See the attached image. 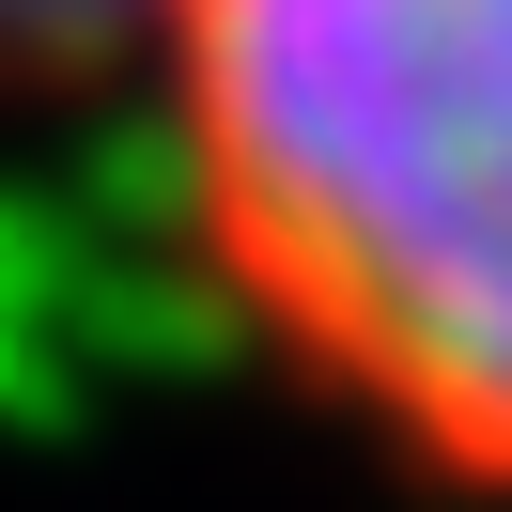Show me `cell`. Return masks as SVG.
Listing matches in <instances>:
<instances>
[{
	"mask_svg": "<svg viewBox=\"0 0 512 512\" xmlns=\"http://www.w3.org/2000/svg\"><path fill=\"white\" fill-rule=\"evenodd\" d=\"M156 94L249 326L512 497V0H156Z\"/></svg>",
	"mask_w": 512,
	"mask_h": 512,
	"instance_id": "cell-1",
	"label": "cell"
}]
</instances>
